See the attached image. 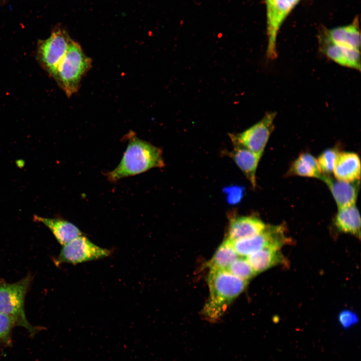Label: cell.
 Returning <instances> with one entry per match:
<instances>
[{"mask_svg":"<svg viewBox=\"0 0 361 361\" xmlns=\"http://www.w3.org/2000/svg\"><path fill=\"white\" fill-rule=\"evenodd\" d=\"M319 49L326 57L336 64L360 71V50L334 43L325 35L320 39Z\"/></svg>","mask_w":361,"mask_h":361,"instance_id":"obj_10","label":"cell"},{"mask_svg":"<svg viewBox=\"0 0 361 361\" xmlns=\"http://www.w3.org/2000/svg\"><path fill=\"white\" fill-rule=\"evenodd\" d=\"M267 226L256 217L233 216L229 221L226 239L233 241L251 237L263 232Z\"/></svg>","mask_w":361,"mask_h":361,"instance_id":"obj_12","label":"cell"},{"mask_svg":"<svg viewBox=\"0 0 361 361\" xmlns=\"http://www.w3.org/2000/svg\"><path fill=\"white\" fill-rule=\"evenodd\" d=\"M91 66V60L84 53L80 45L71 40L54 78L70 96L77 92L82 77Z\"/></svg>","mask_w":361,"mask_h":361,"instance_id":"obj_3","label":"cell"},{"mask_svg":"<svg viewBox=\"0 0 361 361\" xmlns=\"http://www.w3.org/2000/svg\"><path fill=\"white\" fill-rule=\"evenodd\" d=\"M333 172L337 180L349 182L359 181L360 161L358 155L351 152H339Z\"/></svg>","mask_w":361,"mask_h":361,"instance_id":"obj_13","label":"cell"},{"mask_svg":"<svg viewBox=\"0 0 361 361\" xmlns=\"http://www.w3.org/2000/svg\"><path fill=\"white\" fill-rule=\"evenodd\" d=\"M34 220L48 227L57 241L64 245L75 238L83 235L81 231L73 223L60 218H44L35 215Z\"/></svg>","mask_w":361,"mask_h":361,"instance_id":"obj_15","label":"cell"},{"mask_svg":"<svg viewBox=\"0 0 361 361\" xmlns=\"http://www.w3.org/2000/svg\"><path fill=\"white\" fill-rule=\"evenodd\" d=\"M28 275L13 283L0 281V313L12 318L16 325L24 327L31 335L40 328L34 326L27 319L25 312V299L32 281Z\"/></svg>","mask_w":361,"mask_h":361,"instance_id":"obj_4","label":"cell"},{"mask_svg":"<svg viewBox=\"0 0 361 361\" xmlns=\"http://www.w3.org/2000/svg\"><path fill=\"white\" fill-rule=\"evenodd\" d=\"M339 152L337 147L324 150L317 159L321 173L329 175L333 170L335 163Z\"/></svg>","mask_w":361,"mask_h":361,"instance_id":"obj_22","label":"cell"},{"mask_svg":"<svg viewBox=\"0 0 361 361\" xmlns=\"http://www.w3.org/2000/svg\"><path fill=\"white\" fill-rule=\"evenodd\" d=\"M246 257V259L256 274L277 265H284L286 262L280 249L276 248L262 249Z\"/></svg>","mask_w":361,"mask_h":361,"instance_id":"obj_16","label":"cell"},{"mask_svg":"<svg viewBox=\"0 0 361 361\" xmlns=\"http://www.w3.org/2000/svg\"><path fill=\"white\" fill-rule=\"evenodd\" d=\"M164 165L162 152L160 148L133 136L129 139L119 164L105 175L109 181L113 183Z\"/></svg>","mask_w":361,"mask_h":361,"instance_id":"obj_2","label":"cell"},{"mask_svg":"<svg viewBox=\"0 0 361 361\" xmlns=\"http://www.w3.org/2000/svg\"><path fill=\"white\" fill-rule=\"evenodd\" d=\"M14 319L4 313H0V342L9 344L11 342L13 328L16 326Z\"/></svg>","mask_w":361,"mask_h":361,"instance_id":"obj_23","label":"cell"},{"mask_svg":"<svg viewBox=\"0 0 361 361\" xmlns=\"http://www.w3.org/2000/svg\"><path fill=\"white\" fill-rule=\"evenodd\" d=\"M209 296L202 311L204 318L212 323L220 320L229 305L246 288L248 281L227 270H210Z\"/></svg>","mask_w":361,"mask_h":361,"instance_id":"obj_1","label":"cell"},{"mask_svg":"<svg viewBox=\"0 0 361 361\" xmlns=\"http://www.w3.org/2000/svg\"><path fill=\"white\" fill-rule=\"evenodd\" d=\"M298 0H266L268 16V45L267 57L270 60L277 58L276 40L280 26Z\"/></svg>","mask_w":361,"mask_h":361,"instance_id":"obj_9","label":"cell"},{"mask_svg":"<svg viewBox=\"0 0 361 361\" xmlns=\"http://www.w3.org/2000/svg\"><path fill=\"white\" fill-rule=\"evenodd\" d=\"M338 320L344 328H348L356 324L358 319L354 312L349 310H344L339 314Z\"/></svg>","mask_w":361,"mask_h":361,"instance_id":"obj_24","label":"cell"},{"mask_svg":"<svg viewBox=\"0 0 361 361\" xmlns=\"http://www.w3.org/2000/svg\"><path fill=\"white\" fill-rule=\"evenodd\" d=\"M111 253L110 250L97 246L82 235L63 246L56 264H77L107 257Z\"/></svg>","mask_w":361,"mask_h":361,"instance_id":"obj_8","label":"cell"},{"mask_svg":"<svg viewBox=\"0 0 361 361\" xmlns=\"http://www.w3.org/2000/svg\"><path fill=\"white\" fill-rule=\"evenodd\" d=\"M288 173L290 175L315 177L320 179L323 175L317 159L307 152L300 154L290 166Z\"/></svg>","mask_w":361,"mask_h":361,"instance_id":"obj_19","label":"cell"},{"mask_svg":"<svg viewBox=\"0 0 361 361\" xmlns=\"http://www.w3.org/2000/svg\"><path fill=\"white\" fill-rule=\"evenodd\" d=\"M232 143L233 149L229 153V156L255 188L256 172L261 156L237 143Z\"/></svg>","mask_w":361,"mask_h":361,"instance_id":"obj_14","label":"cell"},{"mask_svg":"<svg viewBox=\"0 0 361 361\" xmlns=\"http://www.w3.org/2000/svg\"><path fill=\"white\" fill-rule=\"evenodd\" d=\"M321 180L328 187L338 209L347 208L355 204L359 180L345 182L333 179L329 175L323 174Z\"/></svg>","mask_w":361,"mask_h":361,"instance_id":"obj_11","label":"cell"},{"mask_svg":"<svg viewBox=\"0 0 361 361\" xmlns=\"http://www.w3.org/2000/svg\"><path fill=\"white\" fill-rule=\"evenodd\" d=\"M334 224L338 231L360 237V217L355 205L338 209L334 220Z\"/></svg>","mask_w":361,"mask_h":361,"instance_id":"obj_17","label":"cell"},{"mask_svg":"<svg viewBox=\"0 0 361 361\" xmlns=\"http://www.w3.org/2000/svg\"><path fill=\"white\" fill-rule=\"evenodd\" d=\"M325 35L334 43L360 50V33L356 23L332 29Z\"/></svg>","mask_w":361,"mask_h":361,"instance_id":"obj_18","label":"cell"},{"mask_svg":"<svg viewBox=\"0 0 361 361\" xmlns=\"http://www.w3.org/2000/svg\"><path fill=\"white\" fill-rule=\"evenodd\" d=\"M243 191L240 187H232L228 190V201L229 203H237L241 199Z\"/></svg>","mask_w":361,"mask_h":361,"instance_id":"obj_25","label":"cell"},{"mask_svg":"<svg viewBox=\"0 0 361 361\" xmlns=\"http://www.w3.org/2000/svg\"><path fill=\"white\" fill-rule=\"evenodd\" d=\"M228 271L243 280L248 281L256 274L247 261L243 257H238L228 268Z\"/></svg>","mask_w":361,"mask_h":361,"instance_id":"obj_21","label":"cell"},{"mask_svg":"<svg viewBox=\"0 0 361 361\" xmlns=\"http://www.w3.org/2000/svg\"><path fill=\"white\" fill-rule=\"evenodd\" d=\"M276 112H266L258 122L244 131L229 133L233 142L237 143L261 157L274 128Z\"/></svg>","mask_w":361,"mask_h":361,"instance_id":"obj_6","label":"cell"},{"mask_svg":"<svg viewBox=\"0 0 361 361\" xmlns=\"http://www.w3.org/2000/svg\"><path fill=\"white\" fill-rule=\"evenodd\" d=\"M71 39L63 28H57L50 37L40 41L37 56L41 64L53 78L57 68L64 57Z\"/></svg>","mask_w":361,"mask_h":361,"instance_id":"obj_5","label":"cell"},{"mask_svg":"<svg viewBox=\"0 0 361 361\" xmlns=\"http://www.w3.org/2000/svg\"><path fill=\"white\" fill-rule=\"evenodd\" d=\"M239 257L231 242L227 239L220 245L207 265L210 270H227Z\"/></svg>","mask_w":361,"mask_h":361,"instance_id":"obj_20","label":"cell"},{"mask_svg":"<svg viewBox=\"0 0 361 361\" xmlns=\"http://www.w3.org/2000/svg\"><path fill=\"white\" fill-rule=\"evenodd\" d=\"M230 241L239 256L245 257L264 248L280 249L290 241L285 235V228L282 226L267 225L266 229L259 234Z\"/></svg>","mask_w":361,"mask_h":361,"instance_id":"obj_7","label":"cell"}]
</instances>
